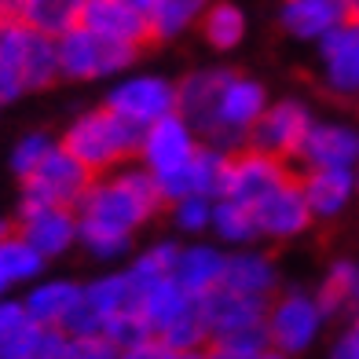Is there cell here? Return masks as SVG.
Listing matches in <instances>:
<instances>
[{
  "instance_id": "6da1fadb",
  "label": "cell",
  "mask_w": 359,
  "mask_h": 359,
  "mask_svg": "<svg viewBox=\"0 0 359 359\" xmlns=\"http://www.w3.org/2000/svg\"><path fill=\"white\" fill-rule=\"evenodd\" d=\"M161 209V187L154 172L140 161L100 172L77 202V246H85L95 260H121L133 246V235L151 224Z\"/></svg>"
},
{
  "instance_id": "7a4b0ae2",
  "label": "cell",
  "mask_w": 359,
  "mask_h": 359,
  "mask_svg": "<svg viewBox=\"0 0 359 359\" xmlns=\"http://www.w3.org/2000/svg\"><path fill=\"white\" fill-rule=\"evenodd\" d=\"M264 107V85L227 67H202L176 81V110L191 121L202 143L224 147V151L246 147L250 128Z\"/></svg>"
},
{
  "instance_id": "3957f363",
  "label": "cell",
  "mask_w": 359,
  "mask_h": 359,
  "mask_svg": "<svg viewBox=\"0 0 359 359\" xmlns=\"http://www.w3.org/2000/svg\"><path fill=\"white\" fill-rule=\"evenodd\" d=\"M140 136H143L140 125L114 114L103 103V107L85 110L81 118H74L59 143L100 176V172H110V169L125 165V161H133L140 154Z\"/></svg>"
},
{
  "instance_id": "277c9868",
  "label": "cell",
  "mask_w": 359,
  "mask_h": 359,
  "mask_svg": "<svg viewBox=\"0 0 359 359\" xmlns=\"http://www.w3.org/2000/svg\"><path fill=\"white\" fill-rule=\"evenodd\" d=\"M198 147H202L198 133H194L191 121L180 110H172V114H165V118H158L143 128L136 161L154 172L165 205H172L176 198L187 194V169H191Z\"/></svg>"
},
{
  "instance_id": "5b68a950",
  "label": "cell",
  "mask_w": 359,
  "mask_h": 359,
  "mask_svg": "<svg viewBox=\"0 0 359 359\" xmlns=\"http://www.w3.org/2000/svg\"><path fill=\"white\" fill-rule=\"evenodd\" d=\"M140 52L143 48L133 41L110 37L77 22L59 37V70L67 81H107V77H121L140 59Z\"/></svg>"
},
{
  "instance_id": "8992f818",
  "label": "cell",
  "mask_w": 359,
  "mask_h": 359,
  "mask_svg": "<svg viewBox=\"0 0 359 359\" xmlns=\"http://www.w3.org/2000/svg\"><path fill=\"white\" fill-rule=\"evenodd\" d=\"M323 323H326V312H323L319 297L308 290H283L268 301L264 326H268L275 355L308 352L319 341Z\"/></svg>"
},
{
  "instance_id": "52a82bcc",
  "label": "cell",
  "mask_w": 359,
  "mask_h": 359,
  "mask_svg": "<svg viewBox=\"0 0 359 359\" xmlns=\"http://www.w3.org/2000/svg\"><path fill=\"white\" fill-rule=\"evenodd\" d=\"M92 180H95V172L85 161L74 158L62 143H55L41 165L26 180H19L22 184L19 209H26V205H74L77 209L81 194L88 191Z\"/></svg>"
},
{
  "instance_id": "ba28073f",
  "label": "cell",
  "mask_w": 359,
  "mask_h": 359,
  "mask_svg": "<svg viewBox=\"0 0 359 359\" xmlns=\"http://www.w3.org/2000/svg\"><path fill=\"white\" fill-rule=\"evenodd\" d=\"M250 209H253V220H257V235L275 238V242L301 238V235H308V227L316 224L312 209H308V202H304L297 172L286 176L279 187H271L264 198L253 202Z\"/></svg>"
},
{
  "instance_id": "9c48e42d",
  "label": "cell",
  "mask_w": 359,
  "mask_h": 359,
  "mask_svg": "<svg viewBox=\"0 0 359 359\" xmlns=\"http://www.w3.org/2000/svg\"><path fill=\"white\" fill-rule=\"evenodd\" d=\"M312 121H316L312 110H308V103H301V100L268 103L264 114L253 121L246 147L268 151L275 158H286L290 165H293V158H297V151H301V143L308 136V128H312Z\"/></svg>"
},
{
  "instance_id": "30bf717a",
  "label": "cell",
  "mask_w": 359,
  "mask_h": 359,
  "mask_svg": "<svg viewBox=\"0 0 359 359\" xmlns=\"http://www.w3.org/2000/svg\"><path fill=\"white\" fill-rule=\"evenodd\" d=\"M103 103L114 114L128 118L133 125L147 128L151 121L176 110V81L161 77V74H133V77H121L118 85L107 92Z\"/></svg>"
},
{
  "instance_id": "8fae6325",
  "label": "cell",
  "mask_w": 359,
  "mask_h": 359,
  "mask_svg": "<svg viewBox=\"0 0 359 359\" xmlns=\"http://www.w3.org/2000/svg\"><path fill=\"white\" fill-rule=\"evenodd\" d=\"M323 88L341 100H359V19L337 22L319 41Z\"/></svg>"
},
{
  "instance_id": "7c38bea8",
  "label": "cell",
  "mask_w": 359,
  "mask_h": 359,
  "mask_svg": "<svg viewBox=\"0 0 359 359\" xmlns=\"http://www.w3.org/2000/svg\"><path fill=\"white\" fill-rule=\"evenodd\" d=\"M293 172L297 169H293L286 158H275L268 151H257V147H238V151H231V161H227L224 194L242 202V205H253Z\"/></svg>"
},
{
  "instance_id": "4fadbf2b",
  "label": "cell",
  "mask_w": 359,
  "mask_h": 359,
  "mask_svg": "<svg viewBox=\"0 0 359 359\" xmlns=\"http://www.w3.org/2000/svg\"><path fill=\"white\" fill-rule=\"evenodd\" d=\"M15 231L37 253L55 260L77 246V209L74 205H26L15 213Z\"/></svg>"
},
{
  "instance_id": "5bb4252c",
  "label": "cell",
  "mask_w": 359,
  "mask_h": 359,
  "mask_svg": "<svg viewBox=\"0 0 359 359\" xmlns=\"http://www.w3.org/2000/svg\"><path fill=\"white\" fill-rule=\"evenodd\" d=\"M194 304H198V316H202L205 330H209V341L220 337V334H231V330L257 326L268 316V297H250V293L231 290L224 283L205 290L202 297H194Z\"/></svg>"
},
{
  "instance_id": "9a60e30c",
  "label": "cell",
  "mask_w": 359,
  "mask_h": 359,
  "mask_svg": "<svg viewBox=\"0 0 359 359\" xmlns=\"http://www.w3.org/2000/svg\"><path fill=\"white\" fill-rule=\"evenodd\" d=\"M359 161V133L341 121H312L301 143L293 169H355Z\"/></svg>"
},
{
  "instance_id": "2e32d148",
  "label": "cell",
  "mask_w": 359,
  "mask_h": 359,
  "mask_svg": "<svg viewBox=\"0 0 359 359\" xmlns=\"http://www.w3.org/2000/svg\"><path fill=\"white\" fill-rule=\"evenodd\" d=\"M304 202L316 220H334L348 209L355 191V169H297Z\"/></svg>"
},
{
  "instance_id": "e0dca14e",
  "label": "cell",
  "mask_w": 359,
  "mask_h": 359,
  "mask_svg": "<svg viewBox=\"0 0 359 359\" xmlns=\"http://www.w3.org/2000/svg\"><path fill=\"white\" fill-rule=\"evenodd\" d=\"M15 67L22 74L26 92H44L52 88L55 81H62L59 70V37H48L41 29H22L19 52H15Z\"/></svg>"
},
{
  "instance_id": "ac0fdd59",
  "label": "cell",
  "mask_w": 359,
  "mask_h": 359,
  "mask_svg": "<svg viewBox=\"0 0 359 359\" xmlns=\"http://www.w3.org/2000/svg\"><path fill=\"white\" fill-rule=\"evenodd\" d=\"M345 19V0H283L279 8V26L297 41H319Z\"/></svg>"
},
{
  "instance_id": "d6986e66",
  "label": "cell",
  "mask_w": 359,
  "mask_h": 359,
  "mask_svg": "<svg viewBox=\"0 0 359 359\" xmlns=\"http://www.w3.org/2000/svg\"><path fill=\"white\" fill-rule=\"evenodd\" d=\"M224 286L242 290L250 297H275L279 290V268L268 253H257L250 246H238L235 253H227V264H224Z\"/></svg>"
},
{
  "instance_id": "ffe728a7",
  "label": "cell",
  "mask_w": 359,
  "mask_h": 359,
  "mask_svg": "<svg viewBox=\"0 0 359 359\" xmlns=\"http://www.w3.org/2000/svg\"><path fill=\"white\" fill-rule=\"evenodd\" d=\"M81 22L100 29V34H110V37H121V41H133L140 48H151V26L147 19L128 8L125 0H85V15H81Z\"/></svg>"
},
{
  "instance_id": "44dd1931",
  "label": "cell",
  "mask_w": 359,
  "mask_h": 359,
  "mask_svg": "<svg viewBox=\"0 0 359 359\" xmlns=\"http://www.w3.org/2000/svg\"><path fill=\"white\" fill-rule=\"evenodd\" d=\"M224 264L227 253L217 246H180L176 264H172V279L184 286L191 297H202L205 290H213L224 283Z\"/></svg>"
},
{
  "instance_id": "7402d4cb",
  "label": "cell",
  "mask_w": 359,
  "mask_h": 359,
  "mask_svg": "<svg viewBox=\"0 0 359 359\" xmlns=\"http://www.w3.org/2000/svg\"><path fill=\"white\" fill-rule=\"evenodd\" d=\"M44 323L29 319L22 301L0 297V359H37Z\"/></svg>"
},
{
  "instance_id": "603a6c76",
  "label": "cell",
  "mask_w": 359,
  "mask_h": 359,
  "mask_svg": "<svg viewBox=\"0 0 359 359\" xmlns=\"http://www.w3.org/2000/svg\"><path fill=\"white\" fill-rule=\"evenodd\" d=\"M81 290L85 286L70 283V279H34L29 290H26V297H22V304H26L29 319H37L44 326H59L62 319H67L70 308L77 304Z\"/></svg>"
},
{
  "instance_id": "cb8c5ba5",
  "label": "cell",
  "mask_w": 359,
  "mask_h": 359,
  "mask_svg": "<svg viewBox=\"0 0 359 359\" xmlns=\"http://www.w3.org/2000/svg\"><path fill=\"white\" fill-rule=\"evenodd\" d=\"M11 15L29 29H41L48 37H62L85 15V0H15Z\"/></svg>"
},
{
  "instance_id": "d4e9b609",
  "label": "cell",
  "mask_w": 359,
  "mask_h": 359,
  "mask_svg": "<svg viewBox=\"0 0 359 359\" xmlns=\"http://www.w3.org/2000/svg\"><path fill=\"white\" fill-rule=\"evenodd\" d=\"M316 297L326 319H337V316L352 319L359 312V260H334L323 275Z\"/></svg>"
},
{
  "instance_id": "484cf974",
  "label": "cell",
  "mask_w": 359,
  "mask_h": 359,
  "mask_svg": "<svg viewBox=\"0 0 359 359\" xmlns=\"http://www.w3.org/2000/svg\"><path fill=\"white\" fill-rule=\"evenodd\" d=\"M198 29H202V41L213 48V52H235V48L246 41L250 19L235 0H209V8L198 19Z\"/></svg>"
},
{
  "instance_id": "4316f807",
  "label": "cell",
  "mask_w": 359,
  "mask_h": 359,
  "mask_svg": "<svg viewBox=\"0 0 359 359\" xmlns=\"http://www.w3.org/2000/svg\"><path fill=\"white\" fill-rule=\"evenodd\" d=\"M191 304H194V297L172 279V275L143 286V293H140V316L154 326V334L161 330V326H169L172 319H180Z\"/></svg>"
},
{
  "instance_id": "83f0119b",
  "label": "cell",
  "mask_w": 359,
  "mask_h": 359,
  "mask_svg": "<svg viewBox=\"0 0 359 359\" xmlns=\"http://www.w3.org/2000/svg\"><path fill=\"white\" fill-rule=\"evenodd\" d=\"M44 264H48V257L37 253L15 227L8 235H0V279L8 286H29L34 279H41Z\"/></svg>"
},
{
  "instance_id": "f1b7e54d",
  "label": "cell",
  "mask_w": 359,
  "mask_h": 359,
  "mask_svg": "<svg viewBox=\"0 0 359 359\" xmlns=\"http://www.w3.org/2000/svg\"><path fill=\"white\" fill-rule=\"evenodd\" d=\"M85 297L100 308V316H118V312H140V283L125 271H110L100 279L85 283Z\"/></svg>"
},
{
  "instance_id": "f546056e",
  "label": "cell",
  "mask_w": 359,
  "mask_h": 359,
  "mask_svg": "<svg viewBox=\"0 0 359 359\" xmlns=\"http://www.w3.org/2000/svg\"><path fill=\"white\" fill-rule=\"evenodd\" d=\"M209 8V0H154V11H151V41L154 44H165L184 37L187 29L198 26L202 11Z\"/></svg>"
},
{
  "instance_id": "4dcf8cb0",
  "label": "cell",
  "mask_w": 359,
  "mask_h": 359,
  "mask_svg": "<svg viewBox=\"0 0 359 359\" xmlns=\"http://www.w3.org/2000/svg\"><path fill=\"white\" fill-rule=\"evenodd\" d=\"M227 161H231V151L213 143H202L194 151V161L187 169V194H205V198H220L227 187Z\"/></svg>"
},
{
  "instance_id": "1f68e13d",
  "label": "cell",
  "mask_w": 359,
  "mask_h": 359,
  "mask_svg": "<svg viewBox=\"0 0 359 359\" xmlns=\"http://www.w3.org/2000/svg\"><path fill=\"white\" fill-rule=\"evenodd\" d=\"M158 341H161V348H165L169 359L205 352V348H209V330H205V323H202V316H198V304H191L180 319H172L169 326H161Z\"/></svg>"
},
{
  "instance_id": "d6a6232c",
  "label": "cell",
  "mask_w": 359,
  "mask_h": 359,
  "mask_svg": "<svg viewBox=\"0 0 359 359\" xmlns=\"http://www.w3.org/2000/svg\"><path fill=\"white\" fill-rule=\"evenodd\" d=\"M213 235L220 242H227V246H250V242H257V220H253V209L242 205L235 198H227V194H220V198L213 202Z\"/></svg>"
},
{
  "instance_id": "836d02e7",
  "label": "cell",
  "mask_w": 359,
  "mask_h": 359,
  "mask_svg": "<svg viewBox=\"0 0 359 359\" xmlns=\"http://www.w3.org/2000/svg\"><path fill=\"white\" fill-rule=\"evenodd\" d=\"M205 352H209V355H217V359H264V355H275L264 323L246 326V330L220 334V337L209 341V348H205Z\"/></svg>"
},
{
  "instance_id": "e575fe53",
  "label": "cell",
  "mask_w": 359,
  "mask_h": 359,
  "mask_svg": "<svg viewBox=\"0 0 359 359\" xmlns=\"http://www.w3.org/2000/svg\"><path fill=\"white\" fill-rule=\"evenodd\" d=\"M176 253H180V242L161 238V242H154L151 250H143L133 264H128V275L140 283V293H143V286H151L158 279H169L172 264H176Z\"/></svg>"
},
{
  "instance_id": "d590c367",
  "label": "cell",
  "mask_w": 359,
  "mask_h": 359,
  "mask_svg": "<svg viewBox=\"0 0 359 359\" xmlns=\"http://www.w3.org/2000/svg\"><path fill=\"white\" fill-rule=\"evenodd\" d=\"M213 202L217 198H205V194H184V198H176L169 209H172V224L180 227L184 235H202L209 231V224H213Z\"/></svg>"
},
{
  "instance_id": "8d00e7d4",
  "label": "cell",
  "mask_w": 359,
  "mask_h": 359,
  "mask_svg": "<svg viewBox=\"0 0 359 359\" xmlns=\"http://www.w3.org/2000/svg\"><path fill=\"white\" fill-rule=\"evenodd\" d=\"M55 143H59V140H52L48 133H26L19 143L11 147V172L19 176V180H26V176L48 158V151H52Z\"/></svg>"
},
{
  "instance_id": "74e56055",
  "label": "cell",
  "mask_w": 359,
  "mask_h": 359,
  "mask_svg": "<svg viewBox=\"0 0 359 359\" xmlns=\"http://www.w3.org/2000/svg\"><path fill=\"white\" fill-rule=\"evenodd\" d=\"M22 29H26V22H19L11 11H0V59H11L15 62V52H19V41H22Z\"/></svg>"
},
{
  "instance_id": "f35d334b",
  "label": "cell",
  "mask_w": 359,
  "mask_h": 359,
  "mask_svg": "<svg viewBox=\"0 0 359 359\" xmlns=\"http://www.w3.org/2000/svg\"><path fill=\"white\" fill-rule=\"evenodd\" d=\"M22 92H26V85H22V74H19V67H15L11 59H0V107L15 103Z\"/></svg>"
},
{
  "instance_id": "ab89813d",
  "label": "cell",
  "mask_w": 359,
  "mask_h": 359,
  "mask_svg": "<svg viewBox=\"0 0 359 359\" xmlns=\"http://www.w3.org/2000/svg\"><path fill=\"white\" fill-rule=\"evenodd\" d=\"M330 355H334V359H359V319H352L348 330L334 341Z\"/></svg>"
},
{
  "instance_id": "60d3db41",
  "label": "cell",
  "mask_w": 359,
  "mask_h": 359,
  "mask_svg": "<svg viewBox=\"0 0 359 359\" xmlns=\"http://www.w3.org/2000/svg\"><path fill=\"white\" fill-rule=\"evenodd\" d=\"M125 4H128V8H136L143 19H151V11H154V0H125ZM147 26H151V22H147Z\"/></svg>"
},
{
  "instance_id": "b9f144b4",
  "label": "cell",
  "mask_w": 359,
  "mask_h": 359,
  "mask_svg": "<svg viewBox=\"0 0 359 359\" xmlns=\"http://www.w3.org/2000/svg\"><path fill=\"white\" fill-rule=\"evenodd\" d=\"M345 11H348V19H359V0H345Z\"/></svg>"
},
{
  "instance_id": "7bdbcfd3",
  "label": "cell",
  "mask_w": 359,
  "mask_h": 359,
  "mask_svg": "<svg viewBox=\"0 0 359 359\" xmlns=\"http://www.w3.org/2000/svg\"><path fill=\"white\" fill-rule=\"evenodd\" d=\"M11 227H15V224H8L4 217H0V235H8V231H11Z\"/></svg>"
},
{
  "instance_id": "ee69618b",
  "label": "cell",
  "mask_w": 359,
  "mask_h": 359,
  "mask_svg": "<svg viewBox=\"0 0 359 359\" xmlns=\"http://www.w3.org/2000/svg\"><path fill=\"white\" fill-rule=\"evenodd\" d=\"M11 4H15V0H0V11H11Z\"/></svg>"
},
{
  "instance_id": "f6af8a7d",
  "label": "cell",
  "mask_w": 359,
  "mask_h": 359,
  "mask_svg": "<svg viewBox=\"0 0 359 359\" xmlns=\"http://www.w3.org/2000/svg\"><path fill=\"white\" fill-rule=\"evenodd\" d=\"M8 290H11V286H8L4 279H0V297H4V293H8Z\"/></svg>"
},
{
  "instance_id": "bcb514c9",
  "label": "cell",
  "mask_w": 359,
  "mask_h": 359,
  "mask_svg": "<svg viewBox=\"0 0 359 359\" xmlns=\"http://www.w3.org/2000/svg\"><path fill=\"white\" fill-rule=\"evenodd\" d=\"M355 191H359V161H355Z\"/></svg>"
},
{
  "instance_id": "7dc6e473",
  "label": "cell",
  "mask_w": 359,
  "mask_h": 359,
  "mask_svg": "<svg viewBox=\"0 0 359 359\" xmlns=\"http://www.w3.org/2000/svg\"><path fill=\"white\" fill-rule=\"evenodd\" d=\"M352 319H359V312H355V316H352Z\"/></svg>"
}]
</instances>
